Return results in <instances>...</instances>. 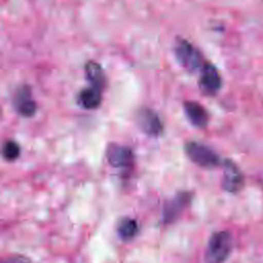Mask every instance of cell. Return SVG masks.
I'll use <instances>...</instances> for the list:
<instances>
[{
    "instance_id": "1",
    "label": "cell",
    "mask_w": 263,
    "mask_h": 263,
    "mask_svg": "<svg viewBox=\"0 0 263 263\" xmlns=\"http://www.w3.org/2000/svg\"><path fill=\"white\" fill-rule=\"evenodd\" d=\"M232 250V236L226 230L215 232L209 239L204 259L206 263H224Z\"/></svg>"
},
{
    "instance_id": "2",
    "label": "cell",
    "mask_w": 263,
    "mask_h": 263,
    "mask_svg": "<svg viewBox=\"0 0 263 263\" xmlns=\"http://www.w3.org/2000/svg\"><path fill=\"white\" fill-rule=\"evenodd\" d=\"M185 152L191 161L204 168H214L220 163L219 156L211 148L200 143H187Z\"/></svg>"
},
{
    "instance_id": "3",
    "label": "cell",
    "mask_w": 263,
    "mask_h": 263,
    "mask_svg": "<svg viewBox=\"0 0 263 263\" xmlns=\"http://www.w3.org/2000/svg\"><path fill=\"white\" fill-rule=\"evenodd\" d=\"M175 54L180 64L190 72H194L202 65L199 51L188 41L180 39L175 46Z\"/></svg>"
},
{
    "instance_id": "4",
    "label": "cell",
    "mask_w": 263,
    "mask_h": 263,
    "mask_svg": "<svg viewBox=\"0 0 263 263\" xmlns=\"http://www.w3.org/2000/svg\"><path fill=\"white\" fill-rule=\"evenodd\" d=\"M245 179L238 166L231 160L227 159L223 163L222 187L229 193H237L243 188Z\"/></svg>"
},
{
    "instance_id": "5",
    "label": "cell",
    "mask_w": 263,
    "mask_h": 263,
    "mask_svg": "<svg viewBox=\"0 0 263 263\" xmlns=\"http://www.w3.org/2000/svg\"><path fill=\"white\" fill-rule=\"evenodd\" d=\"M191 195L189 192H180L171 198L163 206L162 221L165 224L175 222L184 210L189 205Z\"/></svg>"
},
{
    "instance_id": "6",
    "label": "cell",
    "mask_w": 263,
    "mask_h": 263,
    "mask_svg": "<svg viewBox=\"0 0 263 263\" xmlns=\"http://www.w3.org/2000/svg\"><path fill=\"white\" fill-rule=\"evenodd\" d=\"M106 157L112 166L118 168L129 167L134 161V154L132 150L118 144H111L108 146Z\"/></svg>"
},
{
    "instance_id": "7",
    "label": "cell",
    "mask_w": 263,
    "mask_h": 263,
    "mask_svg": "<svg viewBox=\"0 0 263 263\" xmlns=\"http://www.w3.org/2000/svg\"><path fill=\"white\" fill-rule=\"evenodd\" d=\"M200 89L205 95H215L221 87V77L212 64L203 65L199 78Z\"/></svg>"
},
{
    "instance_id": "8",
    "label": "cell",
    "mask_w": 263,
    "mask_h": 263,
    "mask_svg": "<svg viewBox=\"0 0 263 263\" xmlns=\"http://www.w3.org/2000/svg\"><path fill=\"white\" fill-rule=\"evenodd\" d=\"M140 128L147 135L157 137L162 133V122L157 113L150 109L141 110L137 117Z\"/></svg>"
},
{
    "instance_id": "9",
    "label": "cell",
    "mask_w": 263,
    "mask_h": 263,
    "mask_svg": "<svg viewBox=\"0 0 263 263\" xmlns=\"http://www.w3.org/2000/svg\"><path fill=\"white\" fill-rule=\"evenodd\" d=\"M185 113L189 121L196 127H204L209 121V115L206 110L196 102H185L184 104Z\"/></svg>"
},
{
    "instance_id": "10",
    "label": "cell",
    "mask_w": 263,
    "mask_h": 263,
    "mask_svg": "<svg viewBox=\"0 0 263 263\" xmlns=\"http://www.w3.org/2000/svg\"><path fill=\"white\" fill-rule=\"evenodd\" d=\"M15 107L20 114L24 116H32L36 111V104L31 98L28 87H24L17 91L15 97Z\"/></svg>"
},
{
    "instance_id": "11",
    "label": "cell",
    "mask_w": 263,
    "mask_h": 263,
    "mask_svg": "<svg viewBox=\"0 0 263 263\" xmlns=\"http://www.w3.org/2000/svg\"><path fill=\"white\" fill-rule=\"evenodd\" d=\"M101 90L98 87L95 86H90L88 88L83 89L80 93H79V103L80 105L88 110L91 109H96L102 100V95H101Z\"/></svg>"
},
{
    "instance_id": "12",
    "label": "cell",
    "mask_w": 263,
    "mask_h": 263,
    "mask_svg": "<svg viewBox=\"0 0 263 263\" xmlns=\"http://www.w3.org/2000/svg\"><path fill=\"white\" fill-rule=\"evenodd\" d=\"M85 75L88 81L91 83V86L98 87L100 89L103 88L105 84V75L103 69L96 62H88L85 65Z\"/></svg>"
},
{
    "instance_id": "13",
    "label": "cell",
    "mask_w": 263,
    "mask_h": 263,
    "mask_svg": "<svg viewBox=\"0 0 263 263\" xmlns=\"http://www.w3.org/2000/svg\"><path fill=\"white\" fill-rule=\"evenodd\" d=\"M139 231V225L135 219L123 218L117 225V233L122 239L134 238Z\"/></svg>"
},
{
    "instance_id": "14",
    "label": "cell",
    "mask_w": 263,
    "mask_h": 263,
    "mask_svg": "<svg viewBox=\"0 0 263 263\" xmlns=\"http://www.w3.org/2000/svg\"><path fill=\"white\" fill-rule=\"evenodd\" d=\"M21 153L20 146L13 141H6L2 148V155L8 161L15 160Z\"/></svg>"
},
{
    "instance_id": "15",
    "label": "cell",
    "mask_w": 263,
    "mask_h": 263,
    "mask_svg": "<svg viewBox=\"0 0 263 263\" xmlns=\"http://www.w3.org/2000/svg\"><path fill=\"white\" fill-rule=\"evenodd\" d=\"M1 263H32L31 260L23 255H12L8 256L2 260Z\"/></svg>"
}]
</instances>
